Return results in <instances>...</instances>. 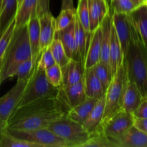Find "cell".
Listing matches in <instances>:
<instances>
[{"mask_svg": "<svg viewBox=\"0 0 147 147\" xmlns=\"http://www.w3.org/2000/svg\"><path fill=\"white\" fill-rule=\"evenodd\" d=\"M111 14L109 11L106 17L103 19L100 26L102 30L101 51H100V62L104 64L106 67L110 68V60H109V48L111 40Z\"/></svg>", "mask_w": 147, "mask_h": 147, "instance_id": "cell-19", "label": "cell"}, {"mask_svg": "<svg viewBox=\"0 0 147 147\" xmlns=\"http://www.w3.org/2000/svg\"><path fill=\"white\" fill-rule=\"evenodd\" d=\"M49 47H50L56 64L58 65L60 67L67 65L71 60L67 55L63 44L58 39L55 38Z\"/></svg>", "mask_w": 147, "mask_h": 147, "instance_id": "cell-28", "label": "cell"}, {"mask_svg": "<svg viewBox=\"0 0 147 147\" xmlns=\"http://www.w3.org/2000/svg\"><path fill=\"white\" fill-rule=\"evenodd\" d=\"M18 0H2L0 11V36L15 19Z\"/></svg>", "mask_w": 147, "mask_h": 147, "instance_id": "cell-26", "label": "cell"}, {"mask_svg": "<svg viewBox=\"0 0 147 147\" xmlns=\"http://www.w3.org/2000/svg\"><path fill=\"white\" fill-rule=\"evenodd\" d=\"M76 9H61L60 14L55 19V32L65 29L76 20Z\"/></svg>", "mask_w": 147, "mask_h": 147, "instance_id": "cell-31", "label": "cell"}, {"mask_svg": "<svg viewBox=\"0 0 147 147\" xmlns=\"http://www.w3.org/2000/svg\"><path fill=\"white\" fill-rule=\"evenodd\" d=\"M113 12L129 14L137 6L132 0H110Z\"/></svg>", "mask_w": 147, "mask_h": 147, "instance_id": "cell-36", "label": "cell"}, {"mask_svg": "<svg viewBox=\"0 0 147 147\" xmlns=\"http://www.w3.org/2000/svg\"><path fill=\"white\" fill-rule=\"evenodd\" d=\"M123 63L128 80L137 85L144 98H147V48L133 26L130 42Z\"/></svg>", "mask_w": 147, "mask_h": 147, "instance_id": "cell-2", "label": "cell"}, {"mask_svg": "<svg viewBox=\"0 0 147 147\" xmlns=\"http://www.w3.org/2000/svg\"><path fill=\"white\" fill-rule=\"evenodd\" d=\"M76 16L83 29L87 33L90 34L89 25V10L88 0H78V8L76 9Z\"/></svg>", "mask_w": 147, "mask_h": 147, "instance_id": "cell-33", "label": "cell"}, {"mask_svg": "<svg viewBox=\"0 0 147 147\" xmlns=\"http://www.w3.org/2000/svg\"><path fill=\"white\" fill-rule=\"evenodd\" d=\"M55 38L60 40L69 58L78 60L75 37V22L65 29L55 32Z\"/></svg>", "mask_w": 147, "mask_h": 147, "instance_id": "cell-20", "label": "cell"}, {"mask_svg": "<svg viewBox=\"0 0 147 147\" xmlns=\"http://www.w3.org/2000/svg\"><path fill=\"white\" fill-rule=\"evenodd\" d=\"M82 147H116V145L101 132L100 128L90 134L88 140Z\"/></svg>", "mask_w": 147, "mask_h": 147, "instance_id": "cell-29", "label": "cell"}, {"mask_svg": "<svg viewBox=\"0 0 147 147\" xmlns=\"http://www.w3.org/2000/svg\"><path fill=\"white\" fill-rule=\"evenodd\" d=\"M129 16L135 30L147 48V3L136 7Z\"/></svg>", "mask_w": 147, "mask_h": 147, "instance_id": "cell-16", "label": "cell"}, {"mask_svg": "<svg viewBox=\"0 0 147 147\" xmlns=\"http://www.w3.org/2000/svg\"><path fill=\"white\" fill-rule=\"evenodd\" d=\"M38 0H22L15 16V27H20L28 23L33 12L37 11Z\"/></svg>", "mask_w": 147, "mask_h": 147, "instance_id": "cell-27", "label": "cell"}, {"mask_svg": "<svg viewBox=\"0 0 147 147\" xmlns=\"http://www.w3.org/2000/svg\"><path fill=\"white\" fill-rule=\"evenodd\" d=\"M106 1H107V0H106Z\"/></svg>", "mask_w": 147, "mask_h": 147, "instance_id": "cell-52", "label": "cell"}, {"mask_svg": "<svg viewBox=\"0 0 147 147\" xmlns=\"http://www.w3.org/2000/svg\"><path fill=\"white\" fill-rule=\"evenodd\" d=\"M7 131L14 137L36 144L40 147H67L65 142L47 128L15 130L7 128Z\"/></svg>", "mask_w": 147, "mask_h": 147, "instance_id": "cell-7", "label": "cell"}, {"mask_svg": "<svg viewBox=\"0 0 147 147\" xmlns=\"http://www.w3.org/2000/svg\"><path fill=\"white\" fill-rule=\"evenodd\" d=\"M75 37H76V54H77L78 60L81 63V64L85 67V61H86V53L90 42V34L85 31L77 16H76V20H75Z\"/></svg>", "mask_w": 147, "mask_h": 147, "instance_id": "cell-18", "label": "cell"}, {"mask_svg": "<svg viewBox=\"0 0 147 147\" xmlns=\"http://www.w3.org/2000/svg\"><path fill=\"white\" fill-rule=\"evenodd\" d=\"M1 64H2V58L0 59V73H1ZM1 85V84H0Z\"/></svg>", "mask_w": 147, "mask_h": 147, "instance_id": "cell-46", "label": "cell"}, {"mask_svg": "<svg viewBox=\"0 0 147 147\" xmlns=\"http://www.w3.org/2000/svg\"><path fill=\"white\" fill-rule=\"evenodd\" d=\"M0 147H40L37 144L23 139H18L10 134L6 129L0 141Z\"/></svg>", "mask_w": 147, "mask_h": 147, "instance_id": "cell-32", "label": "cell"}, {"mask_svg": "<svg viewBox=\"0 0 147 147\" xmlns=\"http://www.w3.org/2000/svg\"><path fill=\"white\" fill-rule=\"evenodd\" d=\"M29 58H32V51L27 24L14 28L9 44L2 57L0 84L7 79L14 77L17 65Z\"/></svg>", "mask_w": 147, "mask_h": 147, "instance_id": "cell-3", "label": "cell"}, {"mask_svg": "<svg viewBox=\"0 0 147 147\" xmlns=\"http://www.w3.org/2000/svg\"><path fill=\"white\" fill-rule=\"evenodd\" d=\"M50 0H38L37 8L38 16L50 11Z\"/></svg>", "mask_w": 147, "mask_h": 147, "instance_id": "cell-42", "label": "cell"}, {"mask_svg": "<svg viewBox=\"0 0 147 147\" xmlns=\"http://www.w3.org/2000/svg\"><path fill=\"white\" fill-rule=\"evenodd\" d=\"M102 30L100 26L90 32V42L86 53L85 69H88L100 62L101 51Z\"/></svg>", "mask_w": 147, "mask_h": 147, "instance_id": "cell-14", "label": "cell"}, {"mask_svg": "<svg viewBox=\"0 0 147 147\" xmlns=\"http://www.w3.org/2000/svg\"><path fill=\"white\" fill-rule=\"evenodd\" d=\"M73 0H62L61 9H74Z\"/></svg>", "mask_w": 147, "mask_h": 147, "instance_id": "cell-43", "label": "cell"}, {"mask_svg": "<svg viewBox=\"0 0 147 147\" xmlns=\"http://www.w3.org/2000/svg\"><path fill=\"white\" fill-rule=\"evenodd\" d=\"M133 126L147 134V119L134 117Z\"/></svg>", "mask_w": 147, "mask_h": 147, "instance_id": "cell-41", "label": "cell"}, {"mask_svg": "<svg viewBox=\"0 0 147 147\" xmlns=\"http://www.w3.org/2000/svg\"><path fill=\"white\" fill-rule=\"evenodd\" d=\"M88 2L89 10V25H90V32L94 31L100 26V22L99 20L98 13L93 0H88Z\"/></svg>", "mask_w": 147, "mask_h": 147, "instance_id": "cell-39", "label": "cell"}, {"mask_svg": "<svg viewBox=\"0 0 147 147\" xmlns=\"http://www.w3.org/2000/svg\"><path fill=\"white\" fill-rule=\"evenodd\" d=\"M15 28V19L7 27L4 32L0 36V59L4 56V53L10 42L12 34Z\"/></svg>", "mask_w": 147, "mask_h": 147, "instance_id": "cell-37", "label": "cell"}, {"mask_svg": "<svg viewBox=\"0 0 147 147\" xmlns=\"http://www.w3.org/2000/svg\"><path fill=\"white\" fill-rule=\"evenodd\" d=\"M67 112L57 97L38 99L17 108L7 121V128L15 130L47 128L54 121L67 116Z\"/></svg>", "mask_w": 147, "mask_h": 147, "instance_id": "cell-1", "label": "cell"}, {"mask_svg": "<svg viewBox=\"0 0 147 147\" xmlns=\"http://www.w3.org/2000/svg\"><path fill=\"white\" fill-rule=\"evenodd\" d=\"M58 90L59 88L53 86L47 80L45 70H40L36 65L23 92L17 108L38 99L57 97Z\"/></svg>", "mask_w": 147, "mask_h": 147, "instance_id": "cell-5", "label": "cell"}, {"mask_svg": "<svg viewBox=\"0 0 147 147\" xmlns=\"http://www.w3.org/2000/svg\"><path fill=\"white\" fill-rule=\"evenodd\" d=\"M110 140L116 147H147V134L134 126L120 136Z\"/></svg>", "mask_w": 147, "mask_h": 147, "instance_id": "cell-13", "label": "cell"}, {"mask_svg": "<svg viewBox=\"0 0 147 147\" xmlns=\"http://www.w3.org/2000/svg\"><path fill=\"white\" fill-rule=\"evenodd\" d=\"M111 19L115 31L120 42L123 55H124L129 45L133 29L130 16L129 14L112 12Z\"/></svg>", "mask_w": 147, "mask_h": 147, "instance_id": "cell-11", "label": "cell"}, {"mask_svg": "<svg viewBox=\"0 0 147 147\" xmlns=\"http://www.w3.org/2000/svg\"><path fill=\"white\" fill-rule=\"evenodd\" d=\"M107 1H108V3H109V1H108V0H107Z\"/></svg>", "mask_w": 147, "mask_h": 147, "instance_id": "cell-51", "label": "cell"}, {"mask_svg": "<svg viewBox=\"0 0 147 147\" xmlns=\"http://www.w3.org/2000/svg\"><path fill=\"white\" fill-rule=\"evenodd\" d=\"M55 63L50 47H48L42 52L36 65L40 70H45L46 69L53 66Z\"/></svg>", "mask_w": 147, "mask_h": 147, "instance_id": "cell-38", "label": "cell"}, {"mask_svg": "<svg viewBox=\"0 0 147 147\" xmlns=\"http://www.w3.org/2000/svg\"><path fill=\"white\" fill-rule=\"evenodd\" d=\"M47 129L63 139L67 147H82L90 137V134L83 125L67 116H63L52 122Z\"/></svg>", "mask_w": 147, "mask_h": 147, "instance_id": "cell-6", "label": "cell"}, {"mask_svg": "<svg viewBox=\"0 0 147 147\" xmlns=\"http://www.w3.org/2000/svg\"><path fill=\"white\" fill-rule=\"evenodd\" d=\"M46 78L50 84L55 87L59 88L63 83L61 67L57 64L53 65L45 70Z\"/></svg>", "mask_w": 147, "mask_h": 147, "instance_id": "cell-35", "label": "cell"}, {"mask_svg": "<svg viewBox=\"0 0 147 147\" xmlns=\"http://www.w3.org/2000/svg\"><path fill=\"white\" fill-rule=\"evenodd\" d=\"M28 35L32 51V58L34 64H37L41 52L40 48V20L37 11H34L30 17L27 23Z\"/></svg>", "mask_w": 147, "mask_h": 147, "instance_id": "cell-15", "label": "cell"}, {"mask_svg": "<svg viewBox=\"0 0 147 147\" xmlns=\"http://www.w3.org/2000/svg\"><path fill=\"white\" fill-rule=\"evenodd\" d=\"M134 116L136 118L147 119V98H144L136 110L134 112Z\"/></svg>", "mask_w": 147, "mask_h": 147, "instance_id": "cell-40", "label": "cell"}, {"mask_svg": "<svg viewBox=\"0 0 147 147\" xmlns=\"http://www.w3.org/2000/svg\"><path fill=\"white\" fill-rule=\"evenodd\" d=\"M57 98L62 102L67 111L72 108L83 103L86 99L83 79L70 85H61L59 87Z\"/></svg>", "mask_w": 147, "mask_h": 147, "instance_id": "cell-10", "label": "cell"}, {"mask_svg": "<svg viewBox=\"0 0 147 147\" xmlns=\"http://www.w3.org/2000/svg\"><path fill=\"white\" fill-rule=\"evenodd\" d=\"M91 68L93 69L94 73L97 76L98 80H100L103 90H104L105 93H106V90H107L108 87L110 85L112 78H113L111 70L109 67H106L104 64L100 63V62L96 63Z\"/></svg>", "mask_w": 147, "mask_h": 147, "instance_id": "cell-30", "label": "cell"}, {"mask_svg": "<svg viewBox=\"0 0 147 147\" xmlns=\"http://www.w3.org/2000/svg\"><path fill=\"white\" fill-rule=\"evenodd\" d=\"M1 2H2V0H0V11H1Z\"/></svg>", "mask_w": 147, "mask_h": 147, "instance_id": "cell-47", "label": "cell"}, {"mask_svg": "<svg viewBox=\"0 0 147 147\" xmlns=\"http://www.w3.org/2000/svg\"><path fill=\"white\" fill-rule=\"evenodd\" d=\"M104 109L105 96L98 100L87 119L83 123V126L89 134L94 133L100 128L104 114Z\"/></svg>", "mask_w": 147, "mask_h": 147, "instance_id": "cell-24", "label": "cell"}, {"mask_svg": "<svg viewBox=\"0 0 147 147\" xmlns=\"http://www.w3.org/2000/svg\"><path fill=\"white\" fill-rule=\"evenodd\" d=\"M145 3H147V0H146V2H145Z\"/></svg>", "mask_w": 147, "mask_h": 147, "instance_id": "cell-50", "label": "cell"}, {"mask_svg": "<svg viewBox=\"0 0 147 147\" xmlns=\"http://www.w3.org/2000/svg\"><path fill=\"white\" fill-rule=\"evenodd\" d=\"M22 1V0H18V6H19V4H20V2H21Z\"/></svg>", "mask_w": 147, "mask_h": 147, "instance_id": "cell-48", "label": "cell"}, {"mask_svg": "<svg viewBox=\"0 0 147 147\" xmlns=\"http://www.w3.org/2000/svg\"><path fill=\"white\" fill-rule=\"evenodd\" d=\"M134 120L133 113L121 109L109 119L102 122L100 129L109 139H115L130 129L134 125Z\"/></svg>", "mask_w": 147, "mask_h": 147, "instance_id": "cell-8", "label": "cell"}, {"mask_svg": "<svg viewBox=\"0 0 147 147\" xmlns=\"http://www.w3.org/2000/svg\"><path fill=\"white\" fill-rule=\"evenodd\" d=\"M127 81V73L123 63L113 75L111 82L106 91L104 114L102 122L109 119L122 109L123 97Z\"/></svg>", "mask_w": 147, "mask_h": 147, "instance_id": "cell-4", "label": "cell"}, {"mask_svg": "<svg viewBox=\"0 0 147 147\" xmlns=\"http://www.w3.org/2000/svg\"><path fill=\"white\" fill-rule=\"evenodd\" d=\"M146 0H143V2L144 3H145V2H146Z\"/></svg>", "mask_w": 147, "mask_h": 147, "instance_id": "cell-49", "label": "cell"}, {"mask_svg": "<svg viewBox=\"0 0 147 147\" xmlns=\"http://www.w3.org/2000/svg\"><path fill=\"white\" fill-rule=\"evenodd\" d=\"M98 100V99L87 97L83 103L72 108L67 112L66 116L71 120L83 125V123L87 119L88 116H89L91 111L94 108Z\"/></svg>", "mask_w": 147, "mask_h": 147, "instance_id": "cell-25", "label": "cell"}, {"mask_svg": "<svg viewBox=\"0 0 147 147\" xmlns=\"http://www.w3.org/2000/svg\"><path fill=\"white\" fill-rule=\"evenodd\" d=\"M83 84L87 97L93 98L99 100L106 94L100 80H98L91 67L85 69Z\"/></svg>", "mask_w": 147, "mask_h": 147, "instance_id": "cell-22", "label": "cell"}, {"mask_svg": "<svg viewBox=\"0 0 147 147\" xmlns=\"http://www.w3.org/2000/svg\"><path fill=\"white\" fill-rule=\"evenodd\" d=\"M109 60H110V68L112 76L116 73L121 65L123 63V55L121 47L120 42L117 37L113 23H111V28L110 48H109Z\"/></svg>", "mask_w": 147, "mask_h": 147, "instance_id": "cell-23", "label": "cell"}, {"mask_svg": "<svg viewBox=\"0 0 147 147\" xmlns=\"http://www.w3.org/2000/svg\"><path fill=\"white\" fill-rule=\"evenodd\" d=\"M37 64H34L32 58H29L17 65L14 71V76L17 80H23L30 77Z\"/></svg>", "mask_w": 147, "mask_h": 147, "instance_id": "cell-34", "label": "cell"}, {"mask_svg": "<svg viewBox=\"0 0 147 147\" xmlns=\"http://www.w3.org/2000/svg\"><path fill=\"white\" fill-rule=\"evenodd\" d=\"M143 99L144 98L137 85L128 80L123 97L122 109L134 113Z\"/></svg>", "mask_w": 147, "mask_h": 147, "instance_id": "cell-17", "label": "cell"}, {"mask_svg": "<svg viewBox=\"0 0 147 147\" xmlns=\"http://www.w3.org/2000/svg\"><path fill=\"white\" fill-rule=\"evenodd\" d=\"M7 128V122L4 121L2 119L0 118V141H1V136H2L3 134L5 131L6 129Z\"/></svg>", "mask_w": 147, "mask_h": 147, "instance_id": "cell-44", "label": "cell"}, {"mask_svg": "<svg viewBox=\"0 0 147 147\" xmlns=\"http://www.w3.org/2000/svg\"><path fill=\"white\" fill-rule=\"evenodd\" d=\"M63 83L62 85H70L83 79L84 65L78 60H70L67 65L61 67Z\"/></svg>", "mask_w": 147, "mask_h": 147, "instance_id": "cell-21", "label": "cell"}, {"mask_svg": "<svg viewBox=\"0 0 147 147\" xmlns=\"http://www.w3.org/2000/svg\"><path fill=\"white\" fill-rule=\"evenodd\" d=\"M132 1H134V3L135 4H136V6H139L140 4H143V0H132Z\"/></svg>", "mask_w": 147, "mask_h": 147, "instance_id": "cell-45", "label": "cell"}, {"mask_svg": "<svg viewBox=\"0 0 147 147\" xmlns=\"http://www.w3.org/2000/svg\"><path fill=\"white\" fill-rule=\"evenodd\" d=\"M30 76L23 80H17L16 84L0 98V118L4 121L7 122L17 108Z\"/></svg>", "mask_w": 147, "mask_h": 147, "instance_id": "cell-9", "label": "cell"}, {"mask_svg": "<svg viewBox=\"0 0 147 147\" xmlns=\"http://www.w3.org/2000/svg\"><path fill=\"white\" fill-rule=\"evenodd\" d=\"M40 20V52L48 47L55 39V18L50 11L39 16Z\"/></svg>", "mask_w": 147, "mask_h": 147, "instance_id": "cell-12", "label": "cell"}]
</instances>
